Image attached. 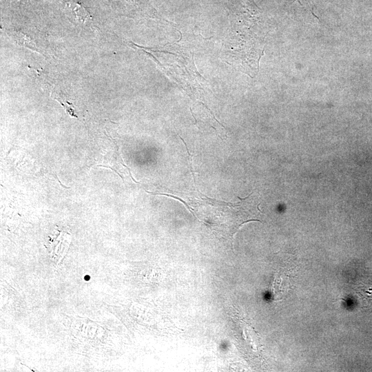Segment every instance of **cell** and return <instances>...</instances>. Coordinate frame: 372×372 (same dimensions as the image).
Returning <instances> with one entry per match:
<instances>
[{"instance_id": "6da1fadb", "label": "cell", "mask_w": 372, "mask_h": 372, "mask_svg": "<svg viewBox=\"0 0 372 372\" xmlns=\"http://www.w3.org/2000/svg\"><path fill=\"white\" fill-rule=\"evenodd\" d=\"M67 13L72 17L76 21L82 24L90 23L92 17L87 10L81 4L68 1L66 3Z\"/></svg>"}]
</instances>
